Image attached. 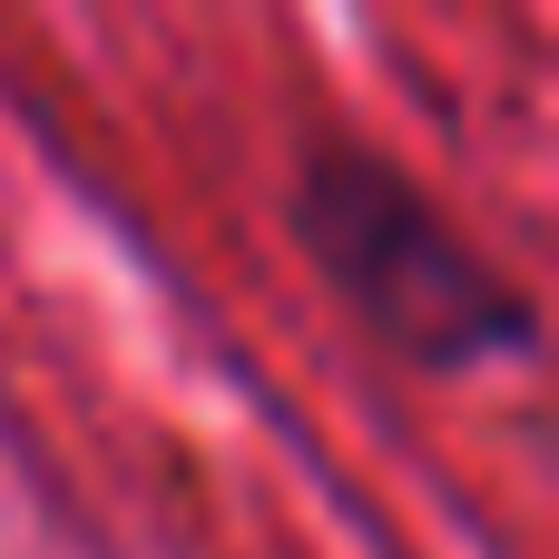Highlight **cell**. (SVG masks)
I'll return each instance as SVG.
<instances>
[{
	"mask_svg": "<svg viewBox=\"0 0 559 559\" xmlns=\"http://www.w3.org/2000/svg\"><path fill=\"white\" fill-rule=\"evenodd\" d=\"M295 236L324 265V285L413 364L472 373V364H521L540 344L531 295L462 246L452 216H432V197L413 177H393L364 147H314L295 177Z\"/></svg>",
	"mask_w": 559,
	"mask_h": 559,
	"instance_id": "cell-1",
	"label": "cell"
}]
</instances>
